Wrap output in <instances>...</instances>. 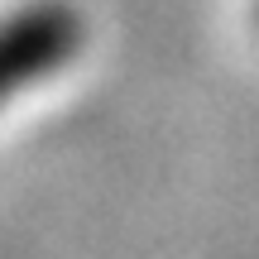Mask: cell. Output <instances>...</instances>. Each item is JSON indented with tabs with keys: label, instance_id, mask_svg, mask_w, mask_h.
I'll return each instance as SVG.
<instances>
[{
	"label": "cell",
	"instance_id": "1",
	"mask_svg": "<svg viewBox=\"0 0 259 259\" xmlns=\"http://www.w3.org/2000/svg\"><path fill=\"white\" fill-rule=\"evenodd\" d=\"M87 44V19L67 0H34L0 19V106L48 82Z\"/></svg>",
	"mask_w": 259,
	"mask_h": 259
}]
</instances>
